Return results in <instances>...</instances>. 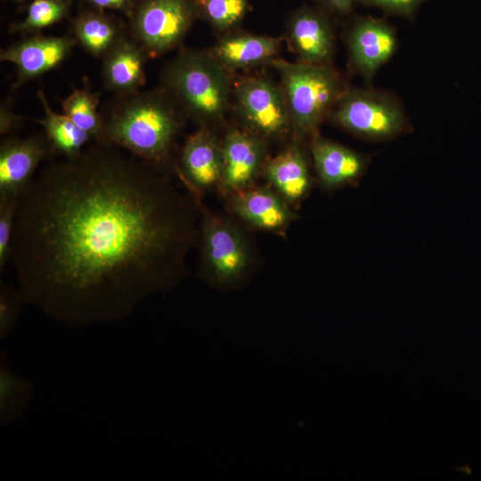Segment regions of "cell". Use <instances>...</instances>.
<instances>
[{
    "label": "cell",
    "mask_w": 481,
    "mask_h": 481,
    "mask_svg": "<svg viewBox=\"0 0 481 481\" xmlns=\"http://www.w3.org/2000/svg\"><path fill=\"white\" fill-rule=\"evenodd\" d=\"M72 29L77 45L98 59H102L126 37L118 20L97 9L79 13Z\"/></svg>",
    "instance_id": "20"
},
{
    "label": "cell",
    "mask_w": 481,
    "mask_h": 481,
    "mask_svg": "<svg viewBox=\"0 0 481 481\" xmlns=\"http://www.w3.org/2000/svg\"><path fill=\"white\" fill-rule=\"evenodd\" d=\"M426 0H359L358 4L375 7L383 12L404 19L414 17Z\"/></svg>",
    "instance_id": "28"
},
{
    "label": "cell",
    "mask_w": 481,
    "mask_h": 481,
    "mask_svg": "<svg viewBox=\"0 0 481 481\" xmlns=\"http://www.w3.org/2000/svg\"><path fill=\"white\" fill-rule=\"evenodd\" d=\"M175 174L195 198L219 185L222 176L221 143L212 129L200 127L186 138Z\"/></svg>",
    "instance_id": "13"
},
{
    "label": "cell",
    "mask_w": 481,
    "mask_h": 481,
    "mask_svg": "<svg viewBox=\"0 0 481 481\" xmlns=\"http://www.w3.org/2000/svg\"><path fill=\"white\" fill-rule=\"evenodd\" d=\"M328 118L340 128L368 141L392 140L410 128L398 101L370 88L346 86Z\"/></svg>",
    "instance_id": "6"
},
{
    "label": "cell",
    "mask_w": 481,
    "mask_h": 481,
    "mask_svg": "<svg viewBox=\"0 0 481 481\" xmlns=\"http://www.w3.org/2000/svg\"><path fill=\"white\" fill-rule=\"evenodd\" d=\"M166 87L184 112L200 127L212 129L227 112L232 85L228 70L209 53L181 51L163 68Z\"/></svg>",
    "instance_id": "3"
},
{
    "label": "cell",
    "mask_w": 481,
    "mask_h": 481,
    "mask_svg": "<svg viewBox=\"0 0 481 481\" xmlns=\"http://www.w3.org/2000/svg\"><path fill=\"white\" fill-rule=\"evenodd\" d=\"M264 174L267 182L289 203L304 200L313 185V177L306 151L293 143L266 160Z\"/></svg>",
    "instance_id": "18"
},
{
    "label": "cell",
    "mask_w": 481,
    "mask_h": 481,
    "mask_svg": "<svg viewBox=\"0 0 481 481\" xmlns=\"http://www.w3.org/2000/svg\"><path fill=\"white\" fill-rule=\"evenodd\" d=\"M220 190L231 194L253 185L266 162L268 140L249 130L230 127L221 143Z\"/></svg>",
    "instance_id": "9"
},
{
    "label": "cell",
    "mask_w": 481,
    "mask_h": 481,
    "mask_svg": "<svg viewBox=\"0 0 481 481\" xmlns=\"http://www.w3.org/2000/svg\"><path fill=\"white\" fill-rule=\"evenodd\" d=\"M12 1L22 2V1H27V0H12ZM32 1H33V0H32Z\"/></svg>",
    "instance_id": "32"
},
{
    "label": "cell",
    "mask_w": 481,
    "mask_h": 481,
    "mask_svg": "<svg viewBox=\"0 0 481 481\" xmlns=\"http://www.w3.org/2000/svg\"><path fill=\"white\" fill-rule=\"evenodd\" d=\"M280 47L281 41L277 37L232 33L219 39L209 53L229 71L272 62Z\"/></svg>",
    "instance_id": "19"
},
{
    "label": "cell",
    "mask_w": 481,
    "mask_h": 481,
    "mask_svg": "<svg viewBox=\"0 0 481 481\" xmlns=\"http://www.w3.org/2000/svg\"><path fill=\"white\" fill-rule=\"evenodd\" d=\"M22 117L15 114L11 109L9 102H4L1 105L0 112V134L11 135L21 126Z\"/></svg>",
    "instance_id": "29"
},
{
    "label": "cell",
    "mask_w": 481,
    "mask_h": 481,
    "mask_svg": "<svg viewBox=\"0 0 481 481\" xmlns=\"http://www.w3.org/2000/svg\"><path fill=\"white\" fill-rule=\"evenodd\" d=\"M89 5L97 10H115L125 12L127 16L131 13L134 0H84Z\"/></svg>",
    "instance_id": "30"
},
{
    "label": "cell",
    "mask_w": 481,
    "mask_h": 481,
    "mask_svg": "<svg viewBox=\"0 0 481 481\" xmlns=\"http://www.w3.org/2000/svg\"><path fill=\"white\" fill-rule=\"evenodd\" d=\"M69 5L68 0H33L24 19L10 26V33L37 34L64 19Z\"/></svg>",
    "instance_id": "24"
},
{
    "label": "cell",
    "mask_w": 481,
    "mask_h": 481,
    "mask_svg": "<svg viewBox=\"0 0 481 481\" xmlns=\"http://www.w3.org/2000/svg\"><path fill=\"white\" fill-rule=\"evenodd\" d=\"M76 45V39L71 36L53 37L37 33L2 49L0 60L15 66V90L60 67Z\"/></svg>",
    "instance_id": "11"
},
{
    "label": "cell",
    "mask_w": 481,
    "mask_h": 481,
    "mask_svg": "<svg viewBox=\"0 0 481 481\" xmlns=\"http://www.w3.org/2000/svg\"><path fill=\"white\" fill-rule=\"evenodd\" d=\"M198 12L192 0H141L129 14L130 37L149 57L176 47Z\"/></svg>",
    "instance_id": "7"
},
{
    "label": "cell",
    "mask_w": 481,
    "mask_h": 481,
    "mask_svg": "<svg viewBox=\"0 0 481 481\" xmlns=\"http://www.w3.org/2000/svg\"><path fill=\"white\" fill-rule=\"evenodd\" d=\"M228 196L232 212L258 230L282 232L295 218L289 203L273 189L252 185Z\"/></svg>",
    "instance_id": "16"
},
{
    "label": "cell",
    "mask_w": 481,
    "mask_h": 481,
    "mask_svg": "<svg viewBox=\"0 0 481 481\" xmlns=\"http://www.w3.org/2000/svg\"><path fill=\"white\" fill-rule=\"evenodd\" d=\"M330 12L339 15L349 14L359 0H320Z\"/></svg>",
    "instance_id": "31"
},
{
    "label": "cell",
    "mask_w": 481,
    "mask_h": 481,
    "mask_svg": "<svg viewBox=\"0 0 481 481\" xmlns=\"http://www.w3.org/2000/svg\"><path fill=\"white\" fill-rule=\"evenodd\" d=\"M200 210L167 172L94 143L21 194L10 259L24 303L69 327L119 321L177 286Z\"/></svg>",
    "instance_id": "1"
},
{
    "label": "cell",
    "mask_w": 481,
    "mask_h": 481,
    "mask_svg": "<svg viewBox=\"0 0 481 481\" xmlns=\"http://www.w3.org/2000/svg\"><path fill=\"white\" fill-rule=\"evenodd\" d=\"M349 59L354 69L371 83L377 71L395 54V29L387 20L360 16L349 26L346 36Z\"/></svg>",
    "instance_id": "10"
},
{
    "label": "cell",
    "mask_w": 481,
    "mask_h": 481,
    "mask_svg": "<svg viewBox=\"0 0 481 481\" xmlns=\"http://www.w3.org/2000/svg\"><path fill=\"white\" fill-rule=\"evenodd\" d=\"M52 158L43 134L20 138L7 135L0 144V197L20 200L34 180L40 162Z\"/></svg>",
    "instance_id": "12"
},
{
    "label": "cell",
    "mask_w": 481,
    "mask_h": 481,
    "mask_svg": "<svg viewBox=\"0 0 481 481\" xmlns=\"http://www.w3.org/2000/svg\"><path fill=\"white\" fill-rule=\"evenodd\" d=\"M35 395L34 383L12 370L1 354L0 360V425L20 420L29 408Z\"/></svg>",
    "instance_id": "22"
},
{
    "label": "cell",
    "mask_w": 481,
    "mask_h": 481,
    "mask_svg": "<svg viewBox=\"0 0 481 481\" xmlns=\"http://www.w3.org/2000/svg\"><path fill=\"white\" fill-rule=\"evenodd\" d=\"M44 117L36 120L44 129L52 157L72 159L79 156L84 147L94 141L93 137L76 125L65 114H59L52 110L44 91H37Z\"/></svg>",
    "instance_id": "21"
},
{
    "label": "cell",
    "mask_w": 481,
    "mask_h": 481,
    "mask_svg": "<svg viewBox=\"0 0 481 481\" xmlns=\"http://www.w3.org/2000/svg\"><path fill=\"white\" fill-rule=\"evenodd\" d=\"M292 129L299 138L313 137L329 117L346 85L330 65L274 59Z\"/></svg>",
    "instance_id": "4"
},
{
    "label": "cell",
    "mask_w": 481,
    "mask_h": 481,
    "mask_svg": "<svg viewBox=\"0 0 481 481\" xmlns=\"http://www.w3.org/2000/svg\"><path fill=\"white\" fill-rule=\"evenodd\" d=\"M287 39L298 61L330 65L335 35L330 19L322 11L304 7L295 12L288 25Z\"/></svg>",
    "instance_id": "14"
},
{
    "label": "cell",
    "mask_w": 481,
    "mask_h": 481,
    "mask_svg": "<svg viewBox=\"0 0 481 481\" xmlns=\"http://www.w3.org/2000/svg\"><path fill=\"white\" fill-rule=\"evenodd\" d=\"M105 143L167 172L185 114L164 86L115 95L101 110Z\"/></svg>",
    "instance_id": "2"
},
{
    "label": "cell",
    "mask_w": 481,
    "mask_h": 481,
    "mask_svg": "<svg viewBox=\"0 0 481 481\" xmlns=\"http://www.w3.org/2000/svg\"><path fill=\"white\" fill-rule=\"evenodd\" d=\"M19 200L0 197V271H4L10 259L11 241Z\"/></svg>",
    "instance_id": "27"
},
{
    "label": "cell",
    "mask_w": 481,
    "mask_h": 481,
    "mask_svg": "<svg viewBox=\"0 0 481 481\" xmlns=\"http://www.w3.org/2000/svg\"><path fill=\"white\" fill-rule=\"evenodd\" d=\"M149 58L131 37H124L103 58L102 77L104 87L115 95L140 91L145 84V64Z\"/></svg>",
    "instance_id": "17"
},
{
    "label": "cell",
    "mask_w": 481,
    "mask_h": 481,
    "mask_svg": "<svg viewBox=\"0 0 481 481\" xmlns=\"http://www.w3.org/2000/svg\"><path fill=\"white\" fill-rule=\"evenodd\" d=\"M237 112L246 129L266 140L282 139L292 129L281 86L265 77H248L233 87Z\"/></svg>",
    "instance_id": "8"
},
{
    "label": "cell",
    "mask_w": 481,
    "mask_h": 481,
    "mask_svg": "<svg viewBox=\"0 0 481 481\" xmlns=\"http://www.w3.org/2000/svg\"><path fill=\"white\" fill-rule=\"evenodd\" d=\"M24 303L18 289L12 284L0 283V338H6L13 331Z\"/></svg>",
    "instance_id": "26"
},
{
    "label": "cell",
    "mask_w": 481,
    "mask_h": 481,
    "mask_svg": "<svg viewBox=\"0 0 481 481\" xmlns=\"http://www.w3.org/2000/svg\"><path fill=\"white\" fill-rule=\"evenodd\" d=\"M201 15L218 30H228L244 17L248 0H192Z\"/></svg>",
    "instance_id": "25"
},
{
    "label": "cell",
    "mask_w": 481,
    "mask_h": 481,
    "mask_svg": "<svg viewBox=\"0 0 481 481\" xmlns=\"http://www.w3.org/2000/svg\"><path fill=\"white\" fill-rule=\"evenodd\" d=\"M200 221V276L210 286L229 290L241 286L249 275L252 253L243 229L231 218L206 209L197 198Z\"/></svg>",
    "instance_id": "5"
},
{
    "label": "cell",
    "mask_w": 481,
    "mask_h": 481,
    "mask_svg": "<svg viewBox=\"0 0 481 481\" xmlns=\"http://www.w3.org/2000/svg\"><path fill=\"white\" fill-rule=\"evenodd\" d=\"M100 94L89 87L74 88L61 104L62 113L88 133L94 143L106 144L102 113L98 110Z\"/></svg>",
    "instance_id": "23"
},
{
    "label": "cell",
    "mask_w": 481,
    "mask_h": 481,
    "mask_svg": "<svg viewBox=\"0 0 481 481\" xmlns=\"http://www.w3.org/2000/svg\"><path fill=\"white\" fill-rule=\"evenodd\" d=\"M310 153L316 176L327 190L355 183L365 174L370 157L321 136L311 137Z\"/></svg>",
    "instance_id": "15"
}]
</instances>
